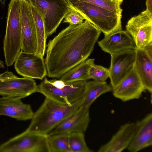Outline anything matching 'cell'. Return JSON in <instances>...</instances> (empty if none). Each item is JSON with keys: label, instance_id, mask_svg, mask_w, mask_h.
Wrapping results in <instances>:
<instances>
[{"label": "cell", "instance_id": "cell-26", "mask_svg": "<svg viewBox=\"0 0 152 152\" xmlns=\"http://www.w3.org/2000/svg\"><path fill=\"white\" fill-rule=\"evenodd\" d=\"M88 75L90 79L98 81H105L109 77V69L101 65L95 64L94 63L89 68Z\"/></svg>", "mask_w": 152, "mask_h": 152}, {"label": "cell", "instance_id": "cell-25", "mask_svg": "<svg viewBox=\"0 0 152 152\" xmlns=\"http://www.w3.org/2000/svg\"><path fill=\"white\" fill-rule=\"evenodd\" d=\"M88 3L110 12L122 15L123 0H79Z\"/></svg>", "mask_w": 152, "mask_h": 152}, {"label": "cell", "instance_id": "cell-13", "mask_svg": "<svg viewBox=\"0 0 152 152\" xmlns=\"http://www.w3.org/2000/svg\"><path fill=\"white\" fill-rule=\"evenodd\" d=\"M146 90L134 66L112 91L115 97L123 102H126L139 99Z\"/></svg>", "mask_w": 152, "mask_h": 152}, {"label": "cell", "instance_id": "cell-2", "mask_svg": "<svg viewBox=\"0 0 152 152\" xmlns=\"http://www.w3.org/2000/svg\"><path fill=\"white\" fill-rule=\"evenodd\" d=\"M81 98L71 105H64L45 98L34 113L26 131L47 135L80 107Z\"/></svg>", "mask_w": 152, "mask_h": 152}, {"label": "cell", "instance_id": "cell-10", "mask_svg": "<svg viewBox=\"0 0 152 152\" xmlns=\"http://www.w3.org/2000/svg\"><path fill=\"white\" fill-rule=\"evenodd\" d=\"M14 63L16 71L23 77L42 80L47 75L45 61L40 54L21 50Z\"/></svg>", "mask_w": 152, "mask_h": 152}, {"label": "cell", "instance_id": "cell-15", "mask_svg": "<svg viewBox=\"0 0 152 152\" xmlns=\"http://www.w3.org/2000/svg\"><path fill=\"white\" fill-rule=\"evenodd\" d=\"M99 46L104 52L111 55L119 52L137 48L131 36L126 31L112 33L97 41Z\"/></svg>", "mask_w": 152, "mask_h": 152}, {"label": "cell", "instance_id": "cell-16", "mask_svg": "<svg viewBox=\"0 0 152 152\" xmlns=\"http://www.w3.org/2000/svg\"><path fill=\"white\" fill-rule=\"evenodd\" d=\"M135 132L127 149L137 152L152 145V113L135 123Z\"/></svg>", "mask_w": 152, "mask_h": 152}, {"label": "cell", "instance_id": "cell-28", "mask_svg": "<svg viewBox=\"0 0 152 152\" xmlns=\"http://www.w3.org/2000/svg\"><path fill=\"white\" fill-rule=\"evenodd\" d=\"M6 1L7 0H0V3L2 8L3 9H4L5 7Z\"/></svg>", "mask_w": 152, "mask_h": 152}, {"label": "cell", "instance_id": "cell-18", "mask_svg": "<svg viewBox=\"0 0 152 152\" xmlns=\"http://www.w3.org/2000/svg\"><path fill=\"white\" fill-rule=\"evenodd\" d=\"M135 129V123H128L121 125L110 140L102 145L98 152H121L127 149L133 138Z\"/></svg>", "mask_w": 152, "mask_h": 152}, {"label": "cell", "instance_id": "cell-17", "mask_svg": "<svg viewBox=\"0 0 152 152\" xmlns=\"http://www.w3.org/2000/svg\"><path fill=\"white\" fill-rule=\"evenodd\" d=\"M21 99L3 96L0 98V116H7L25 121L31 119L34 113L31 105L25 104Z\"/></svg>", "mask_w": 152, "mask_h": 152}, {"label": "cell", "instance_id": "cell-21", "mask_svg": "<svg viewBox=\"0 0 152 152\" xmlns=\"http://www.w3.org/2000/svg\"><path fill=\"white\" fill-rule=\"evenodd\" d=\"M94 63L93 58H87L64 74L60 80L65 83L90 79L88 70L91 65Z\"/></svg>", "mask_w": 152, "mask_h": 152}, {"label": "cell", "instance_id": "cell-12", "mask_svg": "<svg viewBox=\"0 0 152 152\" xmlns=\"http://www.w3.org/2000/svg\"><path fill=\"white\" fill-rule=\"evenodd\" d=\"M109 69L113 89L130 72L134 66L135 50H128L112 54Z\"/></svg>", "mask_w": 152, "mask_h": 152}, {"label": "cell", "instance_id": "cell-8", "mask_svg": "<svg viewBox=\"0 0 152 152\" xmlns=\"http://www.w3.org/2000/svg\"><path fill=\"white\" fill-rule=\"evenodd\" d=\"M37 86L33 79L19 77L11 71L0 74V95L21 99L37 92Z\"/></svg>", "mask_w": 152, "mask_h": 152}, {"label": "cell", "instance_id": "cell-14", "mask_svg": "<svg viewBox=\"0 0 152 152\" xmlns=\"http://www.w3.org/2000/svg\"><path fill=\"white\" fill-rule=\"evenodd\" d=\"M91 106H81L69 117L51 131L47 135L59 134H69L74 132L84 133L90 121Z\"/></svg>", "mask_w": 152, "mask_h": 152}, {"label": "cell", "instance_id": "cell-3", "mask_svg": "<svg viewBox=\"0 0 152 152\" xmlns=\"http://www.w3.org/2000/svg\"><path fill=\"white\" fill-rule=\"evenodd\" d=\"M71 8L107 36L122 30V15L79 0H66Z\"/></svg>", "mask_w": 152, "mask_h": 152}, {"label": "cell", "instance_id": "cell-4", "mask_svg": "<svg viewBox=\"0 0 152 152\" xmlns=\"http://www.w3.org/2000/svg\"><path fill=\"white\" fill-rule=\"evenodd\" d=\"M22 37L20 0H10L8 4L5 34L3 40L5 63L12 66L21 51Z\"/></svg>", "mask_w": 152, "mask_h": 152}, {"label": "cell", "instance_id": "cell-1", "mask_svg": "<svg viewBox=\"0 0 152 152\" xmlns=\"http://www.w3.org/2000/svg\"><path fill=\"white\" fill-rule=\"evenodd\" d=\"M101 31L87 20L63 29L47 45L45 59L47 75L61 77L88 58L93 51Z\"/></svg>", "mask_w": 152, "mask_h": 152}, {"label": "cell", "instance_id": "cell-6", "mask_svg": "<svg viewBox=\"0 0 152 152\" xmlns=\"http://www.w3.org/2000/svg\"><path fill=\"white\" fill-rule=\"evenodd\" d=\"M37 7L42 15L47 37L56 31L71 9L66 0H26Z\"/></svg>", "mask_w": 152, "mask_h": 152}, {"label": "cell", "instance_id": "cell-23", "mask_svg": "<svg viewBox=\"0 0 152 152\" xmlns=\"http://www.w3.org/2000/svg\"><path fill=\"white\" fill-rule=\"evenodd\" d=\"M47 135L50 152H71L69 144V134H59Z\"/></svg>", "mask_w": 152, "mask_h": 152}, {"label": "cell", "instance_id": "cell-19", "mask_svg": "<svg viewBox=\"0 0 152 152\" xmlns=\"http://www.w3.org/2000/svg\"><path fill=\"white\" fill-rule=\"evenodd\" d=\"M134 67L146 90L152 93V56L144 49H135Z\"/></svg>", "mask_w": 152, "mask_h": 152}, {"label": "cell", "instance_id": "cell-5", "mask_svg": "<svg viewBox=\"0 0 152 152\" xmlns=\"http://www.w3.org/2000/svg\"><path fill=\"white\" fill-rule=\"evenodd\" d=\"M86 82L81 80L66 83L64 86L58 88L45 77L37 86V92L60 104L71 105L82 98Z\"/></svg>", "mask_w": 152, "mask_h": 152}, {"label": "cell", "instance_id": "cell-24", "mask_svg": "<svg viewBox=\"0 0 152 152\" xmlns=\"http://www.w3.org/2000/svg\"><path fill=\"white\" fill-rule=\"evenodd\" d=\"M69 144L71 152H92L86 143L84 133L74 132L69 134Z\"/></svg>", "mask_w": 152, "mask_h": 152}, {"label": "cell", "instance_id": "cell-27", "mask_svg": "<svg viewBox=\"0 0 152 152\" xmlns=\"http://www.w3.org/2000/svg\"><path fill=\"white\" fill-rule=\"evenodd\" d=\"M63 22L70 25H75L83 22L84 18L79 13L71 8L64 18Z\"/></svg>", "mask_w": 152, "mask_h": 152}, {"label": "cell", "instance_id": "cell-11", "mask_svg": "<svg viewBox=\"0 0 152 152\" xmlns=\"http://www.w3.org/2000/svg\"><path fill=\"white\" fill-rule=\"evenodd\" d=\"M22 46L21 50L37 53L38 45L35 23L30 5L26 0H20Z\"/></svg>", "mask_w": 152, "mask_h": 152}, {"label": "cell", "instance_id": "cell-20", "mask_svg": "<svg viewBox=\"0 0 152 152\" xmlns=\"http://www.w3.org/2000/svg\"><path fill=\"white\" fill-rule=\"evenodd\" d=\"M112 90V87L108 85L106 81L93 80L87 82L81 98L80 107L91 106L99 96Z\"/></svg>", "mask_w": 152, "mask_h": 152}, {"label": "cell", "instance_id": "cell-29", "mask_svg": "<svg viewBox=\"0 0 152 152\" xmlns=\"http://www.w3.org/2000/svg\"><path fill=\"white\" fill-rule=\"evenodd\" d=\"M4 68L5 66L3 61L0 59V69H4Z\"/></svg>", "mask_w": 152, "mask_h": 152}, {"label": "cell", "instance_id": "cell-9", "mask_svg": "<svg viewBox=\"0 0 152 152\" xmlns=\"http://www.w3.org/2000/svg\"><path fill=\"white\" fill-rule=\"evenodd\" d=\"M126 31L131 36L137 48L143 49L152 44V13L148 9L132 17L127 22Z\"/></svg>", "mask_w": 152, "mask_h": 152}, {"label": "cell", "instance_id": "cell-22", "mask_svg": "<svg viewBox=\"0 0 152 152\" xmlns=\"http://www.w3.org/2000/svg\"><path fill=\"white\" fill-rule=\"evenodd\" d=\"M29 4L35 24L38 45L37 53L44 56L47 37L45 32L42 17L39 10L33 4Z\"/></svg>", "mask_w": 152, "mask_h": 152}, {"label": "cell", "instance_id": "cell-7", "mask_svg": "<svg viewBox=\"0 0 152 152\" xmlns=\"http://www.w3.org/2000/svg\"><path fill=\"white\" fill-rule=\"evenodd\" d=\"M0 152H50L47 135L26 130L0 145Z\"/></svg>", "mask_w": 152, "mask_h": 152}]
</instances>
